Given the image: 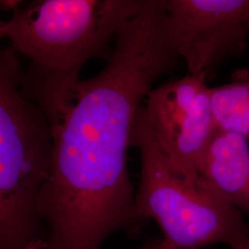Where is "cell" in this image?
I'll use <instances>...</instances> for the list:
<instances>
[{
    "instance_id": "obj_4",
    "label": "cell",
    "mask_w": 249,
    "mask_h": 249,
    "mask_svg": "<svg viewBox=\"0 0 249 249\" xmlns=\"http://www.w3.org/2000/svg\"><path fill=\"white\" fill-rule=\"evenodd\" d=\"M142 0H39L5 21L10 46L37 71L80 77L86 63L108 59L110 45Z\"/></svg>"
},
{
    "instance_id": "obj_9",
    "label": "cell",
    "mask_w": 249,
    "mask_h": 249,
    "mask_svg": "<svg viewBox=\"0 0 249 249\" xmlns=\"http://www.w3.org/2000/svg\"><path fill=\"white\" fill-rule=\"evenodd\" d=\"M142 249H173L169 247L163 239L161 240L156 241V242H152L150 245L144 247Z\"/></svg>"
},
{
    "instance_id": "obj_5",
    "label": "cell",
    "mask_w": 249,
    "mask_h": 249,
    "mask_svg": "<svg viewBox=\"0 0 249 249\" xmlns=\"http://www.w3.org/2000/svg\"><path fill=\"white\" fill-rule=\"evenodd\" d=\"M142 109L173 168L187 177H204L206 157L219 132L207 80L190 74L170 80L151 89Z\"/></svg>"
},
{
    "instance_id": "obj_11",
    "label": "cell",
    "mask_w": 249,
    "mask_h": 249,
    "mask_svg": "<svg viewBox=\"0 0 249 249\" xmlns=\"http://www.w3.org/2000/svg\"><path fill=\"white\" fill-rule=\"evenodd\" d=\"M5 37V21L0 20V39Z\"/></svg>"
},
{
    "instance_id": "obj_1",
    "label": "cell",
    "mask_w": 249,
    "mask_h": 249,
    "mask_svg": "<svg viewBox=\"0 0 249 249\" xmlns=\"http://www.w3.org/2000/svg\"><path fill=\"white\" fill-rule=\"evenodd\" d=\"M178 59L163 34L161 0H142L96 76L24 71L23 90L52 135L49 174L37 199L46 249H101L110 235L141 222L127 151L144 99Z\"/></svg>"
},
{
    "instance_id": "obj_10",
    "label": "cell",
    "mask_w": 249,
    "mask_h": 249,
    "mask_svg": "<svg viewBox=\"0 0 249 249\" xmlns=\"http://www.w3.org/2000/svg\"><path fill=\"white\" fill-rule=\"evenodd\" d=\"M20 3L19 1H0V6L4 7L5 9H11L15 11H17L18 9V4Z\"/></svg>"
},
{
    "instance_id": "obj_7",
    "label": "cell",
    "mask_w": 249,
    "mask_h": 249,
    "mask_svg": "<svg viewBox=\"0 0 249 249\" xmlns=\"http://www.w3.org/2000/svg\"><path fill=\"white\" fill-rule=\"evenodd\" d=\"M204 177L249 217V137L219 131L206 157Z\"/></svg>"
},
{
    "instance_id": "obj_3",
    "label": "cell",
    "mask_w": 249,
    "mask_h": 249,
    "mask_svg": "<svg viewBox=\"0 0 249 249\" xmlns=\"http://www.w3.org/2000/svg\"><path fill=\"white\" fill-rule=\"evenodd\" d=\"M131 146L141 154L140 185L135 197L139 219H153L173 249H201L224 244L249 249L244 214L205 177H187L173 168L152 137L142 107Z\"/></svg>"
},
{
    "instance_id": "obj_2",
    "label": "cell",
    "mask_w": 249,
    "mask_h": 249,
    "mask_svg": "<svg viewBox=\"0 0 249 249\" xmlns=\"http://www.w3.org/2000/svg\"><path fill=\"white\" fill-rule=\"evenodd\" d=\"M17 52L0 47V249H46L37 199L48 177L52 135L22 88Z\"/></svg>"
},
{
    "instance_id": "obj_8",
    "label": "cell",
    "mask_w": 249,
    "mask_h": 249,
    "mask_svg": "<svg viewBox=\"0 0 249 249\" xmlns=\"http://www.w3.org/2000/svg\"><path fill=\"white\" fill-rule=\"evenodd\" d=\"M214 120L219 131L249 137V74L238 72L230 83L211 88Z\"/></svg>"
},
{
    "instance_id": "obj_6",
    "label": "cell",
    "mask_w": 249,
    "mask_h": 249,
    "mask_svg": "<svg viewBox=\"0 0 249 249\" xmlns=\"http://www.w3.org/2000/svg\"><path fill=\"white\" fill-rule=\"evenodd\" d=\"M167 44L188 74L208 80L227 58L247 47L249 0H161Z\"/></svg>"
}]
</instances>
